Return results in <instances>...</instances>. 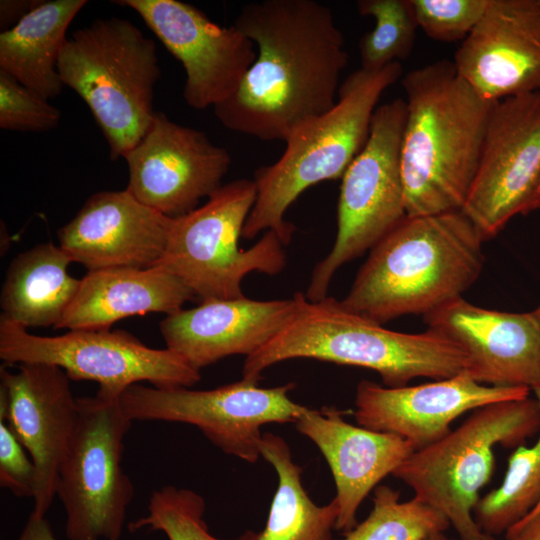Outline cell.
<instances>
[{"mask_svg":"<svg viewBox=\"0 0 540 540\" xmlns=\"http://www.w3.org/2000/svg\"><path fill=\"white\" fill-rule=\"evenodd\" d=\"M537 512H540V501H539V503L532 509V511L529 512L526 516L533 515V514H535V513H537ZM526 516H525V517H526Z\"/></svg>","mask_w":540,"mask_h":540,"instance_id":"39","label":"cell"},{"mask_svg":"<svg viewBox=\"0 0 540 540\" xmlns=\"http://www.w3.org/2000/svg\"><path fill=\"white\" fill-rule=\"evenodd\" d=\"M127 190L141 203L171 218L197 208L219 187L231 165L229 152L200 130L155 112L141 141L124 157Z\"/></svg>","mask_w":540,"mask_h":540,"instance_id":"15","label":"cell"},{"mask_svg":"<svg viewBox=\"0 0 540 540\" xmlns=\"http://www.w3.org/2000/svg\"><path fill=\"white\" fill-rule=\"evenodd\" d=\"M452 62L487 101L540 91V0H489Z\"/></svg>","mask_w":540,"mask_h":540,"instance_id":"19","label":"cell"},{"mask_svg":"<svg viewBox=\"0 0 540 540\" xmlns=\"http://www.w3.org/2000/svg\"><path fill=\"white\" fill-rule=\"evenodd\" d=\"M73 435L58 470L56 496L68 540H120L134 485L122 468L132 422L120 397L98 390L77 398Z\"/></svg>","mask_w":540,"mask_h":540,"instance_id":"9","label":"cell"},{"mask_svg":"<svg viewBox=\"0 0 540 540\" xmlns=\"http://www.w3.org/2000/svg\"><path fill=\"white\" fill-rule=\"evenodd\" d=\"M426 540H450V539H448V537L444 533H437L430 536Z\"/></svg>","mask_w":540,"mask_h":540,"instance_id":"38","label":"cell"},{"mask_svg":"<svg viewBox=\"0 0 540 540\" xmlns=\"http://www.w3.org/2000/svg\"><path fill=\"white\" fill-rule=\"evenodd\" d=\"M299 358L370 369L386 387L450 378L468 366L464 353L440 334L387 329L329 296L306 299L283 330L245 358L242 378L258 382L267 368Z\"/></svg>","mask_w":540,"mask_h":540,"instance_id":"4","label":"cell"},{"mask_svg":"<svg viewBox=\"0 0 540 540\" xmlns=\"http://www.w3.org/2000/svg\"><path fill=\"white\" fill-rule=\"evenodd\" d=\"M61 112L48 99L0 70V127L45 132L59 125Z\"/></svg>","mask_w":540,"mask_h":540,"instance_id":"31","label":"cell"},{"mask_svg":"<svg viewBox=\"0 0 540 540\" xmlns=\"http://www.w3.org/2000/svg\"><path fill=\"white\" fill-rule=\"evenodd\" d=\"M205 507V500L198 493L165 486L151 494L148 514L130 522L128 529L162 531L169 540H223L209 533L204 520Z\"/></svg>","mask_w":540,"mask_h":540,"instance_id":"30","label":"cell"},{"mask_svg":"<svg viewBox=\"0 0 540 540\" xmlns=\"http://www.w3.org/2000/svg\"><path fill=\"white\" fill-rule=\"evenodd\" d=\"M133 9L185 70L183 96L197 110L230 98L254 63V43L234 25L223 27L177 0H119Z\"/></svg>","mask_w":540,"mask_h":540,"instance_id":"14","label":"cell"},{"mask_svg":"<svg viewBox=\"0 0 540 540\" xmlns=\"http://www.w3.org/2000/svg\"><path fill=\"white\" fill-rule=\"evenodd\" d=\"M256 195L254 180L236 179L219 187L204 205L172 218L159 265L202 301L243 297L241 284L251 272H282L285 245L275 232L266 231L248 249L239 247Z\"/></svg>","mask_w":540,"mask_h":540,"instance_id":"8","label":"cell"},{"mask_svg":"<svg viewBox=\"0 0 540 540\" xmlns=\"http://www.w3.org/2000/svg\"><path fill=\"white\" fill-rule=\"evenodd\" d=\"M233 25L257 46V56L235 93L213 108L224 127L285 141L335 105L348 54L329 7L262 0L245 4Z\"/></svg>","mask_w":540,"mask_h":540,"instance_id":"1","label":"cell"},{"mask_svg":"<svg viewBox=\"0 0 540 540\" xmlns=\"http://www.w3.org/2000/svg\"><path fill=\"white\" fill-rule=\"evenodd\" d=\"M401 170L407 216L462 209L494 102L481 98L452 61L407 73Z\"/></svg>","mask_w":540,"mask_h":540,"instance_id":"2","label":"cell"},{"mask_svg":"<svg viewBox=\"0 0 540 540\" xmlns=\"http://www.w3.org/2000/svg\"><path fill=\"white\" fill-rule=\"evenodd\" d=\"M455 540H461V539H455ZM475 540H500L498 539L496 536L494 535H491V534H487V533H482L477 539Z\"/></svg>","mask_w":540,"mask_h":540,"instance_id":"37","label":"cell"},{"mask_svg":"<svg viewBox=\"0 0 540 540\" xmlns=\"http://www.w3.org/2000/svg\"><path fill=\"white\" fill-rule=\"evenodd\" d=\"M401 75L400 62L354 71L340 85L331 109L287 137L281 157L255 171L257 195L242 237L250 240L271 230L284 245L290 243L296 228L285 219L288 208L312 185L342 178L368 139L381 95Z\"/></svg>","mask_w":540,"mask_h":540,"instance_id":"5","label":"cell"},{"mask_svg":"<svg viewBox=\"0 0 540 540\" xmlns=\"http://www.w3.org/2000/svg\"><path fill=\"white\" fill-rule=\"evenodd\" d=\"M17 540H59L45 517L30 514Z\"/></svg>","mask_w":540,"mask_h":540,"instance_id":"36","label":"cell"},{"mask_svg":"<svg viewBox=\"0 0 540 540\" xmlns=\"http://www.w3.org/2000/svg\"><path fill=\"white\" fill-rule=\"evenodd\" d=\"M0 358L5 365L56 366L70 380L94 381L98 390L115 397L141 382L157 388H190L201 378L200 370L175 352L150 348L123 330H68L60 336H38L3 316Z\"/></svg>","mask_w":540,"mask_h":540,"instance_id":"11","label":"cell"},{"mask_svg":"<svg viewBox=\"0 0 540 540\" xmlns=\"http://www.w3.org/2000/svg\"><path fill=\"white\" fill-rule=\"evenodd\" d=\"M357 9L375 20L359 42L361 69L378 71L411 54L418 28L411 0H360Z\"/></svg>","mask_w":540,"mask_h":540,"instance_id":"29","label":"cell"},{"mask_svg":"<svg viewBox=\"0 0 540 540\" xmlns=\"http://www.w3.org/2000/svg\"><path fill=\"white\" fill-rule=\"evenodd\" d=\"M58 72L89 107L110 158H124L156 112L154 87L161 72L154 41L127 19H97L68 38Z\"/></svg>","mask_w":540,"mask_h":540,"instance_id":"6","label":"cell"},{"mask_svg":"<svg viewBox=\"0 0 540 540\" xmlns=\"http://www.w3.org/2000/svg\"><path fill=\"white\" fill-rule=\"evenodd\" d=\"M427 329L466 356V372L493 386L540 388V304L524 313L476 306L463 297L423 316Z\"/></svg>","mask_w":540,"mask_h":540,"instance_id":"18","label":"cell"},{"mask_svg":"<svg viewBox=\"0 0 540 540\" xmlns=\"http://www.w3.org/2000/svg\"><path fill=\"white\" fill-rule=\"evenodd\" d=\"M344 413L336 407H307L295 425L327 461L339 506L335 530L347 533L357 525L356 514L363 500L387 475H393L415 448L395 434L353 425Z\"/></svg>","mask_w":540,"mask_h":540,"instance_id":"22","label":"cell"},{"mask_svg":"<svg viewBox=\"0 0 540 540\" xmlns=\"http://www.w3.org/2000/svg\"><path fill=\"white\" fill-rule=\"evenodd\" d=\"M78 416L77 398L66 373L52 365L18 364L0 369V420L31 456L37 471L35 516L45 517L56 496L60 464Z\"/></svg>","mask_w":540,"mask_h":540,"instance_id":"16","label":"cell"},{"mask_svg":"<svg viewBox=\"0 0 540 540\" xmlns=\"http://www.w3.org/2000/svg\"><path fill=\"white\" fill-rule=\"evenodd\" d=\"M537 209H539V210H540V201H539V203H538Z\"/></svg>","mask_w":540,"mask_h":540,"instance_id":"40","label":"cell"},{"mask_svg":"<svg viewBox=\"0 0 540 540\" xmlns=\"http://www.w3.org/2000/svg\"><path fill=\"white\" fill-rule=\"evenodd\" d=\"M307 297L212 299L166 315L160 331L166 348L200 370L231 355L255 353L297 315Z\"/></svg>","mask_w":540,"mask_h":540,"instance_id":"21","label":"cell"},{"mask_svg":"<svg viewBox=\"0 0 540 540\" xmlns=\"http://www.w3.org/2000/svg\"><path fill=\"white\" fill-rule=\"evenodd\" d=\"M505 540H540V512L524 517L509 528Z\"/></svg>","mask_w":540,"mask_h":540,"instance_id":"35","label":"cell"},{"mask_svg":"<svg viewBox=\"0 0 540 540\" xmlns=\"http://www.w3.org/2000/svg\"><path fill=\"white\" fill-rule=\"evenodd\" d=\"M488 3L489 0H411L418 28L441 42L463 41Z\"/></svg>","mask_w":540,"mask_h":540,"instance_id":"32","label":"cell"},{"mask_svg":"<svg viewBox=\"0 0 540 540\" xmlns=\"http://www.w3.org/2000/svg\"><path fill=\"white\" fill-rule=\"evenodd\" d=\"M37 471L31 456L4 420H0V486L19 498H33Z\"/></svg>","mask_w":540,"mask_h":540,"instance_id":"33","label":"cell"},{"mask_svg":"<svg viewBox=\"0 0 540 540\" xmlns=\"http://www.w3.org/2000/svg\"><path fill=\"white\" fill-rule=\"evenodd\" d=\"M405 114L402 98L375 109L368 139L341 178L336 240L312 272L309 301L325 298L337 270L371 250L407 216L401 170Z\"/></svg>","mask_w":540,"mask_h":540,"instance_id":"10","label":"cell"},{"mask_svg":"<svg viewBox=\"0 0 540 540\" xmlns=\"http://www.w3.org/2000/svg\"><path fill=\"white\" fill-rule=\"evenodd\" d=\"M368 517L345 533L344 540H426L444 533L450 523L444 515L413 496L400 500V492L387 485L373 490Z\"/></svg>","mask_w":540,"mask_h":540,"instance_id":"28","label":"cell"},{"mask_svg":"<svg viewBox=\"0 0 540 540\" xmlns=\"http://www.w3.org/2000/svg\"><path fill=\"white\" fill-rule=\"evenodd\" d=\"M540 404V388L533 390ZM540 501V435L531 447L518 446L500 486L483 496L474 518L484 533L499 535L522 520Z\"/></svg>","mask_w":540,"mask_h":540,"instance_id":"27","label":"cell"},{"mask_svg":"<svg viewBox=\"0 0 540 540\" xmlns=\"http://www.w3.org/2000/svg\"><path fill=\"white\" fill-rule=\"evenodd\" d=\"M540 201V91L494 102L461 211L486 241Z\"/></svg>","mask_w":540,"mask_h":540,"instance_id":"13","label":"cell"},{"mask_svg":"<svg viewBox=\"0 0 540 540\" xmlns=\"http://www.w3.org/2000/svg\"><path fill=\"white\" fill-rule=\"evenodd\" d=\"M260 454L273 466L278 485L264 529L246 531L238 540H332L339 514L336 498L322 506L312 501L302 483L303 470L281 436L263 433Z\"/></svg>","mask_w":540,"mask_h":540,"instance_id":"26","label":"cell"},{"mask_svg":"<svg viewBox=\"0 0 540 540\" xmlns=\"http://www.w3.org/2000/svg\"><path fill=\"white\" fill-rule=\"evenodd\" d=\"M39 1H1V28L7 30L19 22Z\"/></svg>","mask_w":540,"mask_h":540,"instance_id":"34","label":"cell"},{"mask_svg":"<svg viewBox=\"0 0 540 540\" xmlns=\"http://www.w3.org/2000/svg\"><path fill=\"white\" fill-rule=\"evenodd\" d=\"M171 222L127 189L101 191L91 195L57 234L60 248L88 271L147 269L162 260Z\"/></svg>","mask_w":540,"mask_h":540,"instance_id":"20","label":"cell"},{"mask_svg":"<svg viewBox=\"0 0 540 540\" xmlns=\"http://www.w3.org/2000/svg\"><path fill=\"white\" fill-rule=\"evenodd\" d=\"M539 430L537 399L488 404L443 438L415 450L393 476L444 515L459 539L475 540L483 531L474 509L492 476L495 447L517 448Z\"/></svg>","mask_w":540,"mask_h":540,"instance_id":"7","label":"cell"},{"mask_svg":"<svg viewBox=\"0 0 540 540\" xmlns=\"http://www.w3.org/2000/svg\"><path fill=\"white\" fill-rule=\"evenodd\" d=\"M242 380L210 390L187 387H128L120 397L131 421H165L194 425L225 454L248 463L261 457V428L271 423H296L307 406L294 402L290 382L263 388Z\"/></svg>","mask_w":540,"mask_h":540,"instance_id":"12","label":"cell"},{"mask_svg":"<svg viewBox=\"0 0 540 540\" xmlns=\"http://www.w3.org/2000/svg\"><path fill=\"white\" fill-rule=\"evenodd\" d=\"M73 261L53 243H42L18 254L10 263L0 305L7 320L28 329L53 328L73 301L80 279L68 273Z\"/></svg>","mask_w":540,"mask_h":540,"instance_id":"25","label":"cell"},{"mask_svg":"<svg viewBox=\"0 0 540 540\" xmlns=\"http://www.w3.org/2000/svg\"><path fill=\"white\" fill-rule=\"evenodd\" d=\"M86 0L39 1L19 22L0 34V70L46 99L64 87L58 63L66 32Z\"/></svg>","mask_w":540,"mask_h":540,"instance_id":"24","label":"cell"},{"mask_svg":"<svg viewBox=\"0 0 540 540\" xmlns=\"http://www.w3.org/2000/svg\"><path fill=\"white\" fill-rule=\"evenodd\" d=\"M485 240L461 211L406 216L371 250L341 303L379 324L433 312L478 279Z\"/></svg>","mask_w":540,"mask_h":540,"instance_id":"3","label":"cell"},{"mask_svg":"<svg viewBox=\"0 0 540 540\" xmlns=\"http://www.w3.org/2000/svg\"><path fill=\"white\" fill-rule=\"evenodd\" d=\"M522 386H493L475 381L466 371L419 385L386 387L362 380L355 395L354 418L364 428L395 434L421 449L451 431L466 412L488 404L529 397Z\"/></svg>","mask_w":540,"mask_h":540,"instance_id":"17","label":"cell"},{"mask_svg":"<svg viewBox=\"0 0 540 540\" xmlns=\"http://www.w3.org/2000/svg\"><path fill=\"white\" fill-rule=\"evenodd\" d=\"M194 296L183 281L160 265L88 271L54 329H110L116 321L134 315H170Z\"/></svg>","mask_w":540,"mask_h":540,"instance_id":"23","label":"cell"}]
</instances>
